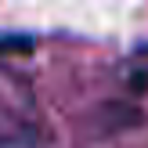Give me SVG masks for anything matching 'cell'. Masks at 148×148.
Masks as SVG:
<instances>
[{
  "label": "cell",
  "mask_w": 148,
  "mask_h": 148,
  "mask_svg": "<svg viewBox=\"0 0 148 148\" xmlns=\"http://www.w3.org/2000/svg\"><path fill=\"white\" fill-rule=\"evenodd\" d=\"M7 51H14V54H29V51H33V40H29V36H18V33L0 36V54H7Z\"/></svg>",
  "instance_id": "7a4b0ae2"
},
{
  "label": "cell",
  "mask_w": 148,
  "mask_h": 148,
  "mask_svg": "<svg viewBox=\"0 0 148 148\" xmlns=\"http://www.w3.org/2000/svg\"><path fill=\"white\" fill-rule=\"evenodd\" d=\"M36 141V127L14 108L0 105V148H25Z\"/></svg>",
  "instance_id": "6da1fadb"
}]
</instances>
